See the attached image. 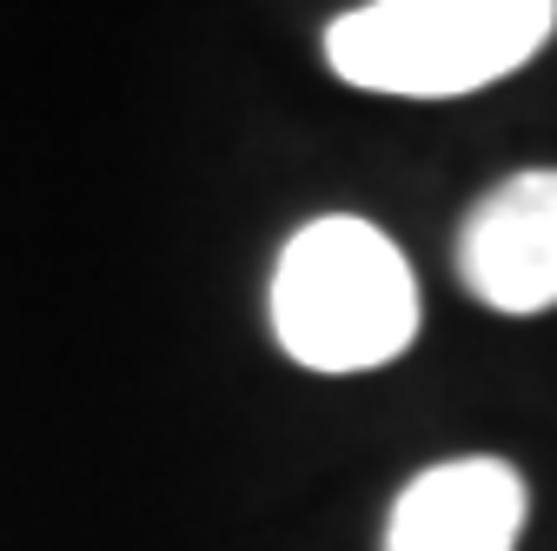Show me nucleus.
Returning a JSON list of instances; mask_svg holds the SVG:
<instances>
[{"mask_svg":"<svg viewBox=\"0 0 557 551\" xmlns=\"http://www.w3.org/2000/svg\"><path fill=\"white\" fill-rule=\"evenodd\" d=\"M265 313L286 359L345 379L392 366L418 339V280L372 220L325 213L278 246Z\"/></svg>","mask_w":557,"mask_h":551,"instance_id":"obj_1","label":"nucleus"},{"mask_svg":"<svg viewBox=\"0 0 557 551\" xmlns=\"http://www.w3.org/2000/svg\"><path fill=\"white\" fill-rule=\"evenodd\" d=\"M550 27L557 0H366L325 27V60L345 87L451 100L518 74Z\"/></svg>","mask_w":557,"mask_h":551,"instance_id":"obj_2","label":"nucleus"},{"mask_svg":"<svg viewBox=\"0 0 557 551\" xmlns=\"http://www.w3.org/2000/svg\"><path fill=\"white\" fill-rule=\"evenodd\" d=\"M458 280L492 313L557 306V167L511 173L458 226Z\"/></svg>","mask_w":557,"mask_h":551,"instance_id":"obj_3","label":"nucleus"},{"mask_svg":"<svg viewBox=\"0 0 557 551\" xmlns=\"http://www.w3.org/2000/svg\"><path fill=\"white\" fill-rule=\"evenodd\" d=\"M531 492L505 458H445L392 499L385 551H511Z\"/></svg>","mask_w":557,"mask_h":551,"instance_id":"obj_4","label":"nucleus"}]
</instances>
